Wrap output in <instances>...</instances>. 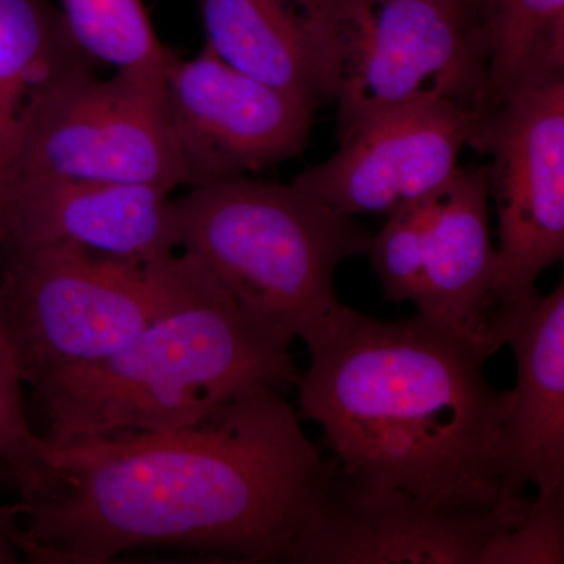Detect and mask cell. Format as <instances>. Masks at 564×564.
<instances>
[{
    "label": "cell",
    "instance_id": "cell-1",
    "mask_svg": "<svg viewBox=\"0 0 564 564\" xmlns=\"http://www.w3.org/2000/svg\"><path fill=\"white\" fill-rule=\"evenodd\" d=\"M51 444L35 491L17 499L25 562L39 564H106L148 547L282 563L334 473L278 389L174 432Z\"/></svg>",
    "mask_w": 564,
    "mask_h": 564
},
{
    "label": "cell",
    "instance_id": "cell-2",
    "mask_svg": "<svg viewBox=\"0 0 564 564\" xmlns=\"http://www.w3.org/2000/svg\"><path fill=\"white\" fill-rule=\"evenodd\" d=\"M300 414L323 430L336 474L364 491L451 507L499 505L497 443L511 391L477 345L421 315L380 321L340 304L302 337Z\"/></svg>",
    "mask_w": 564,
    "mask_h": 564
},
{
    "label": "cell",
    "instance_id": "cell-3",
    "mask_svg": "<svg viewBox=\"0 0 564 564\" xmlns=\"http://www.w3.org/2000/svg\"><path fill=\"white\" fill-rule=\"evenodd\" d=\"M289 345L263 333L198 259L180 252L173 296L120 350L33 388L52 443L195 425L261 389L296 383Z\"/></svg>",
    "mask_w": 564,
    "mask_h": 564
},
{
    "label": "cell",
    "instance_id": "cell-4",
    "mask_svg": "<svg viewBox=\"0 0 564 564\" xmlns=\"http://www.w3.org/2000/svg\"><path fill=\"white\" fill-rule=\"evenodd\" d=\"M177 248L206 267L251 321L291 347L340 306L334 273L366 254L355 217L293 185L229 177L174 199Z\"/></svg>",
    "mask_w": 564,
    "mask_h": 564
},
{
    "label": "cell",
    "instance_id": "cell-5",
    "mask_svg": "<svg viewBox=\"0 0 564 564\" xmlns=\"http://www.w3.org/2000/svg\"><path fill=\"white\" fill-rule=\"evenodd\" d=\"M337 139L448 99L485 110L489 17L458 0H322Z\"/></svg>",
    "mask_w": 564,
    "mask_h": 564
},
{
    "label": "cell",
    "instance_id": "cell-6",
    "mask_svg": "<svg viewBox=\"0 0 564 564\" xmlns=\"http://www.w3.org/2000/svg\"><path fill=\"white\" fill-rule=\"evenodd\" d=\"M180 254L152 262L77 247L0 252V333L25 386L107 358L176 288Z\"/></svg>",
    "mask_w": 564,
    "mask_h": 564
},
{
    "label": "cell",
    "instance_id": "cell-7",
    "mask_svg": "<svg viewBox=\"0 0 564 564\" xmlns=\"http://www.w3.org/2000/svg\"><path fill=\"white\" fill-rule=\"evenodd\" d=\"M166 73V70H165ZM165 73L77 70L33 104L0 177L184 185L163 99Z\"/></svg>",
    "mask_w": 564,
    "mask_h": 564
},
{
    "label": "cell",
    "instance_id": "cell-8",
    "mask_svg": "<svg viewBox=\"0 0 564 564\" xmlns=\"http://www.w3.org/2000/svg\"><path fill=\"white\" fill-rule=\"evenodd\" d=\"M467 147L491 159L499 248L488 343L496 352L540 295V274L564 258V84L481 111Z\"/></svg>",
    "mask_w": 564,
    "mask_h": 564
},
{
    "label": "cell",
    "instance_id": "cell-9",
    "mask_svg": "<svg viewBox=\"0 0 564 564\" xmlns=\"http://www.w3.org/2000/svg\"><path fill=\"white\" fill-rule=\"evenodd\" d=\"M486 166H458L443 185L389 215L370 262L391 302L477 345L486 358L496 281Z\"/></svg>",
    "mask_w": 564,
    "mask_h": 564
},
{
    "label": "cell",
    "instance_id": "cell-10",
    "mask_svg": "<svg viewBox=\"0 0 564 564\" xmlns=\"http://www.w3.org/2000/svg\"><path fill=\"white\" fill-rule=\"evenodd\" d=\"M166 117L187 187L272 169L310 140L315 110L221 61L207 44L174 55L163 80Z\"/></svg>",
    "mask_w": 564,
    "mask_h": 564
},
{
    "label": "cell",
    "instance_id": "cell-11",
    "mask_svg": "<svg viewBox=\"0 0 564 564\" xmlns=\"http://www.w3.org/2000/svg\"><path fill=\"white\" fill-rule=\"evenodd\" d=\"M530 499L494 508L426 502L403 491H364L336 466L313 521L293 541L289 564H480L489 538Z\"/></svg>",
    "mask_w": 564,
    "mask_h": 564
},
{
    "label": "cell",
    "instance_id": "cell-12",
    "mask_svg": "<svg viewBox=\"0 0 564 564\" xmlns=\"http://www.w3.org/2000/svg\"><path fill=\"white\" fill-rule=\"evenodd\" d=\"M480 113L448 99L392 111L340 143L336 155L292 185L350 217H389L454 174Z\"/></svg>",
    "mask_w": 564,
    "mask_h": 564
},
{
    "label": "cell",
    "instance_id": "cell-13",
    "mask_svg": "<svg viewBox=\"0 0 564 564\" xmlns=\"http://www.w3.org/2000/svg\"><path fill=\"white\" fill-rule=\"evenodd\" d=\"M43 247L152 262L177 250L172 192L144 184L0 177V252Z\"/></svg>",
    "mask_w": 564,
    "mask_h": 564
},
{
    "label": "cell",
    "instance_id": "cell-14",
    "mask_svg": "<svg viewBox=\"0 0 564 564\" xmlns=\"http://www.w3.org/2000/svg\"><path fill=\"white\" fill-rule=\"evenodd\" d=\"M507 344L518 381L497 443L500 503L564 489V284L538 295Z\"/></svg>",
    "mask_w": 564,
    "mask_h": 564
},
{
    "label": "cell",
    "instance_id": "cell-15",
    "mask_svg": "<svg viewBox=\"0 0 564 564\" xmlns=\"http://www.w3.org/2000/svg\"><path fill=\"white\" fill-rule=\"evenodd\" d=\"M221 61L317 110L333 101L322 0H198Z\"/></svg>",
    "mask_w": 564,
    "mask_h": 564
},
{
    "label": "cell",
    "instance_id": "cell-16",
    "mask_svg": "<svg viewBox=\"0 0 564 564\" xmlns=\"http://www.w3.org/2000/svg\"><path fill=\"white\" fill-rule=\"evenodd\" d=\"M95 65L54 0H0V165L33 104Z\"/></svg>",
    "mask_w": 564,
    "mask_h": 564
},
{
    "label": "cell",
    "instance_id": "cell-17",
    "mask_svg": "<svg viewBox=\"0 0 564 564\" xmlns=\"http://www.w3.org/2000/svg\"><path fill=\"white\" fill-rule=\"evenodd\" d=\"M560 84H564V0H496L489 20L485 110Z\"/></svg>",
    "mask_w": 564,
    "mask_h": 564
},
{
    "label": "cell",
    "instance_id": "cell-18",
    "mask_svg": "<svg viewBox=\"0 0 564 564\" xmlns=\"http://www.w3.org/2000/svg\"><path fill=\"white\" fill-rule=\"evenodd\" d=\"M70 35L98 65L165 73L174 54L163 46L141 0H55Z\"/></svg>",
    "mask_w": 564,
    "mask_h": 564
},
{
    "label": "cell",
    "instance_id": "cell-19",
    "mask_svg": "<svg viewBox=\"0 0 564 564\" xmlns=\"http://www.w3.org/2000/svg\"><path fill=\"white\" fill-rule=\"evenodd\" d=\"M24 386L0 333V473L17 488L18 500L28 499L36 488L52 447L29 423L22 400Z\"/></svg>",
    "mask_w": 564,
    "mask_h": 564
},
{
    "label": "cell",
    "instance_id": "cell-20",
    "mask_svg": "<svg viewBox=\"0 0 564 564\" xmlns=\"http://www.w3.org/2000/svg\"><path fill=\"white\" fill-rule=\"evenodd\" d=\"M564 489L538 494L516 521L489 538L480 564H563Z\"/></svg>",
    "mask_w": 564,
    "mask_h": 564
},
{
    "label": "cell",
    "instance_id": "cell-21",
    "mask_svg": "<svg viewBox=\"0 0 564 564\" xmlns=\"http://www.w3.org/2000/svg\"><path fill=\"white\" fill-rule=\"evenodd\" d=\"M21 533V518L17 500L9 503L0 497V564L25 562Z\"/></svg>",
    "mask_w": 564,
    "mask_h": 564
},
{
    "label": "cell",
    "instance_id": "cell-22",
    "mask_svg": "<svg viewBox=\"0 0 564 564\" xmlns=\"http://www.w3.org/2000/svg\"><path fill=\"white\" fill-rule=\"evenodd\" d=\"M458 2L470 7V9L478 10L481 11V13L488 14L489 20H491L494 3H496V0H458Z\"/></svg>",
    "mask_w": 564,
    "mask_h": 564
}]
</instances>
